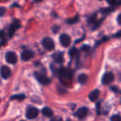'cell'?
<instances>
[{
    "label": "cell",
    "mask_w": 121,
    "mask_h": 121,
    "mask_svg": "<svg viewBox=\"0 0 121 121\" xmlns=\"http://www.w3.org/2000/svg\"><path fill=\"white\" fill-rule=\"evenodd\" d=\"M42 45L43 48L48 50H52L55 49V43L53 40L50 37L44 38L42 40Z\"/></svg>",
    "instance_id": "cell-1"
},
{
    "label": "cell",
    "mask_w": 121,
    "mask_h": 121,
    "mask_svg": "<svg viewBox=\"0 0 121 121\" xmlns=\"http://www.w3.org/2000/svg\"><path fill=\"white\" fill-rule=\"evenodd\" d=\"M60 28V27L59 26L55 25V26H52V32H53L54 33H58V32H59Z\"/></svg>",
    "instance_id": "cell-20"
},
{
    "label": "cell",
    "mask_w": 121,
    "mask_h": 121,
    "mask_svg": "<svg viewBox=\"0 0 121 121\" xmlns=\"http://www.w3.org/2000/svg\"><path fill=\"white\" fill-rule=\"evenodd\" d=\"M107 2L111 6H115L121 5V0H107Z\"/></svg>",
    "instance_id": "cell-18"
},
{
    "label": "cell",
    "mask_w": 121,
    "mask_h": 121,
    "mask_svg": "<svg viewBox=\"0 0 121 121\" xmlns=\"http://www.w3.org/2000/svg\"><path fill=\"white\" fill-rule=\"evenodd\" d=\"M34 75H35V77L36 78V79L43 85H48L50 83V79L41 73L35 72Z\"/></svg>",
    "instance_id": "cell-5"
},
{
    "label": "cell",
    "mask_w": 121,
    "mask_h": 121,
    "mask_svg": "<svg viewBox=\"0 0 121 121\" xmlns=\"http://www.w3.org/2000/svg\"><path fill=\"white\" fill-rule=\"evenodd\" d=\"M0 102H1V99H0Z\"/></svg>",
    "instance_id": "cell-28"
},
{
    "label": "cell",
    "mask_w": 121,
    "mask_h": 121,
    "mask_svg": "<svg viewBox=\"0 0 121 121\" xmlns=\"http://www.w3.org/2000/svg\"><path fill=\"white\" fill-rule=\"evenodd\" d=\"M25 99V95L23 94H17V95H13L11 96V100H18V101H22Z\"/></svg>",
    "instance_id": "cell-17"
},
{
    "label": "cell",
    "mask_w": 121,
    "mask_h": 121,
    "mask_svg": "<svg viewBox=\"0 0 121 121\" xmlns=\"http://www.w3.org/2000/svg\"><path fill=\"white\" fill-rule=\"evenodd\" d=\"M42 113L46 117H52L53 116V111L48 107H45L42 110Z\"/></svg>",
    "instance_id": "cell-13"
},
{
    "label": "cell",
    "mask_w": 121,
    "mask_h": 121,
    "mask_svg": "<svg viewBox=\"0 0 121 121\" xmlns=\"http://www.w3.org/2000/svg\"><path fill=\"white\" fill-rule=\"evenodd\" d=\"M52 58L57 63L61 64L64 61V57H63V53L61 52H55L52 55Z\"/></svg>",
    "instance_id": "cell-11"
},
{
    "label": "cell",
    "mask_w": 121,
    "mask_h": 121,
    "mask_svg": "<svg viewBox=\"0 0 121 121\" xmlns=\"http://www.w3.org/2000/svg\"><path fill=\"white\" fill-rule=\"evenodd\" d=\"M60 44L62 45V46H63L65 48H67L69 46V45L71 43V38L67 34L62 33L60 36Z\"/></svg>",
    "instance_id": "cell-6"
},
{
    "label": "cell",
    "mask_w": 121,
    "mask_h": 121,
    "mask_svg": "<svg viewBox=\"0 0 121 121\" xmlns=\"http://www.w3.org/2000/svg\"><path fill=\"white\" fill-rule=\"evenodd\" d=\"M59 74L61 78L65 79H71L73 77V72L69 69L62 67L59 70Z\"/></svg>",
    "instance_id": "cell-3"
},
{
    "label": "cell",
    "mask_w": 121,
    "mask_h": 121,
    "mask_svg": "<svg viewBox=\"0 0 121 121\" xmlns=\"http://www.w3.org/2000/svg\"><path fill=\"white\" fill-rule=\"evenodd\" d=\"M38 113H39V111L38 108L33 107V106H30L26 110V116L28 119L32 120V119L37 118V116H38Z\"/></svg>",
    "instance_id": "cell-2"
},
{
    "label": "cell",
    "mask_w": 121,
    "mask_h": 121,
    "mask_svg": "<svg viewBox=\"0 0 121 121\" xmlns=\"http://www.w3.org/2000/svg\"><path fill=\"white\" fill-rule=\"evenodd\" d=\"M89 50H90V46L88 45H84L82 47V50L84 51V52H88Z\"/></svg>",
    "instance_id": "cell-22"
},
{
    "label": "cell",
    "mask_w": 121,
    "mask_h": 121,
    "mask_svg": "<svg viewBox=\"0 0 121 121\" xmlns=\"http://www.w3.org/2000/svg\"><path fill=\"white\" fill-rule=\"evenodd\" d=\"M6 12V9L3 6H0V17H2L3 16H4Z\"/></svg>",
    "instance_id": "cell-21"
},
{
    "label": "cell",
    "mask_w": 121,
    "mask_h": 121,
    "mask_svg": "<svg viewBox=\"0 0 121 121\" xmlns=\"http://www.w3.org/2000/svg\"><path fill=\"white\" fill-rule=\"evenodd\" d=\"M0 84H1V81H0Z\"/></svg>",
    "instance_id": "cell-30"
},
{
    "label": "cell",
    "mask_w": 121,
    "mask_h": 121,
    "mask_svg": "<svg viewBox=\"0 0 121 121\" xmlns=\"http://www.w3.org/2000/svg\"><path fill=\"white\" fill-rule=\"evenodd\" d=\"M50 121H62V118L59 116H55L51 118Z\"/></svg>",
    "instance_id": "cell-23"
},
{
    "label": "cell",
    "mask_w": 121,
    "mask_h": 121,
    "mask_svg": "<svg viewBox=\"0 0 121 121\" xmlns=\"http://www.w3.org/2000/svg\"><path fill=\"white\" fill-rule=\"evenodd\" d=\"M88 80V76L85 74H81L78 77V82L81 84H85L87 82Z\"/></svg>",
    "instance_id": "cell-14"
},
{
    "label": "cell",
    "mask_w": 121,
    "mask_h": 121,
    "mask_svg": "<svg viewBox=\"0 0 121 121\" xmlns=\"http://www.w3.org/2000/svg\"><path fill=\"white\" fill-rule=\"evenodd\" d=\"M115 37H116V38H121V30L118 31V33H116V35H115Z\"/></svg>",
    "instance_id": "cell-26"
},
{
    "label": "cell",
    "mask_w": 121,
    "mask_h": 121,
    "mask_svg": "<svg viewBox=\"0 0 121 121\" xmlns=\"http://www.w3.org/2000/svg\"></svg>",
    "instance_id": "cell-29"
},
{
    "label": "cell",
    "mask_w": 121,
    "mask_h": 121,
    "mask_svg": "<svg viewBox=\"0 0 121 121\" xmlns=\"http://www.w3.org/2000/svg\"><path fill=\"white\" fill-rule=\"evenodd\" d=\"M0 74L3 79H7L10 77V76L11 74V71L9 67L4 65L0 68Z\"/></svg>",
    "instance_id": "cell-7"
},
{
    "label": "cell",
    "mask_w": 121,
    "mask_h": 121,
    "mask_svg": "<svg viewBox=\"0 0 121 121\" xmlns=\"http://www.w3.org/2000/svg\"><path fill=\"white\" fill-rule=\"evenodd\" d=\"M35 1H36V2H38V1H41L42 0H34Z\"/></svg>",
    "instance_id": "cell-27"
},
{
    "label": "cell",
    "mask_w": 121,
    "mask_h": 121,
    "mask_svg": "<svg viewBox=\"0 0 121 121\" xmlns=\"http://www.w3.org/2000/svg\"><path fill=\"white\" fill-rule=\"evenodd\" d=\"M5 59H6V62H8L9 64H11V65H15L18 60L16 54L12 51H9L6 53Z\"/></svg>",
    "instance_id": "cell-4"
},
{
    "label": "cell",
    "mask_w": 121,
    "mask_h": 121,
    "mask_svg": "<svg viewBox=\"0 0 121 121\" xmlns=\"http://www.w3.org/2000/svg\"><path fill=\"white\" fill-rule=\"evenodd\" d=\"M34 56V52L30 50H26L21 52V58L23 61H28Z\"/></svg>",
    "instance_id": "cell-8"
},
{
    "label": "cell",
    "mask_w": 121,
    "mask_h": 121,
    "mask_svg": "<svg viewBox=\"0 0 121 121\" xmlns=\"http://www.w3.org/2000/svg\"><path fill=\"white\" fill-rule=\"evenodd\" d=\"M99 94H100V91L98 89H95L94 91H92L89 95V98L90 99L91 101H95L98 99L99 96Z\"/></svg>",
    "instance_id": "cell-12"
},
{
    "label": "cell",
    "mask_w": 121,
    "mask_h": 121,
    "mask_svg": "<svg viewBox=\"0 0 121 121\" xmlns=\"http://www.w3.org/2000/svg\"><path fill=\"white\" fill-rule=\"evenodd\" d=\"M114 80V75L111 72H106L102 77V83L104 84H109Z\"/></svg>",
    "instance_id": "cell-9"
},
{
    "label": "cell",
    "mask_w": 121,
    "mask_h": 121,
    "mask_svg": "<svg viewBox=\"0 0 121 121\" xmlns=\"http://www.w3.org/2000/svg\"><path fill=\"white\" fill-rule=\"evenodd\" d=\"M79 16H74V17H73V18H72L67 19V20L66 21V22H67V23L71 24V25H72V24H74V23H77V22L79 21Z\"/></svg>",
    "instance_id": "cell-15"
},
{
    "label": "cell",
    "mask_w": 121,
    "mask_h": 121,
    "mask_svg": "<svg viewBox=\"0 0 121 121\" xmlns=\"http://www.w3.org/2000/svg\"><path fill=\"white\" fill-rule=\"evenodd\" d=\"M111 121H121V116L119 115H114L111 118Z\"/></svg>",
    "instance_id": "cell-19"
},
{
    "label": "cell",
    "mask_w": 121,
    "mask_h": 121,
    "mask_svg": "<svg viewBox=\"0 0 121 121\" xmlns=\"http://www.w3.org/2000/svg\"><path fill=\"white\" fill-rule=\"evenodd\" d=\"M79 54V51L77 48H72L70 50H69V56L72 58L74 57H76L77 55H78Z\"/></svg>",
    "instance_id": "cell-16"
},
{
    "label": "cell",
    "mask_w": 121,
    "mask_h": 121,
    "mask_svg": "<svg viewBox=\"0 0 121 121\" xmlns=\"http://www.w3.org/2000/svg\"><path fill=\"white\" fill-rule=\"evenodd\" d=\"M88 113V108L86 107H82L77 110V111L75 113V116L78 118H84Z\"/></svg>",
    "instance_id": "cell-10"
},
{
    "label": "cell",
    "mask_w": 121,
    "mask_h": 121,
    "mask_svg": "<svg viewBox=\"0 0 121 121\" xmlns=\"http://www.w3.org/2000/svg\"><path fill=\"white\" fill-rule=\"evenodd\" d=\"M117 21H118V24H119V25H121V13H120V14L118 16Z\"/></svg>",
    "instance_id": "cell-25"
},
{
    "label": "cell",
    "mask_w": 121,
    "mask_h": 121,
    "mask_svg": "<svg viewBox=\"0 0 121 121\" xmlns=\"http://www.w3.org/2000/svg\"><path fill=\"white\" fill-rule=\"evenodd\" d=\"M103 11H101L102 13H110V12H112L113 11V9H111V8H108V9H102Z\"/></svg>",
    "instance_id": "cell-24"
}]
</instances>
